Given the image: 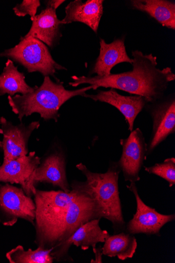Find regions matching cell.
Returning <instances> with one entry per match:
<instances>
[{
    "mask_svg": "<svg viewBox=\"0 0 175 263\" xmlns=\"http://www.w3.org/2000/svg\"><path fill=\"white\" fill-rule=\"evenodd\" d=\"M70 187L68 193L62 190L36 189L34 226L35 243L38 247L54 249L83 224L103 218L101 207L93 198L76 187Z\"/></svg>",
    "mask_w": 175,
    "mask_h": 263,
    "instance_id": "cell-1",
    "label": "cell"
},
{
    "mask_svg": "<svg viewBox=\"0 0 175 263\" xmlns=\"http://www.w3.org/2000/svg\"><path fill=\"white\" fill-rule=\"evenodd\" d=\"M63 84L61 82L55 83L49 77H45L41 86H37L32 92L17 94L14 97L9 96V104L21 122L24 117L38 113L44 121L53 119L57 122L59 110L62 105L73 97H83L88 90L92 89V87L89 86L69 90L65 89Z\"/></svg>",
    "mask_w": 175,
    "mask_h": 263,
    "instance_id": "cell-4",
    "label": "cell"
},
{
    "mask_svg": "<svg viewBox=\"0 0 175 263\" xmlns=\"http://www.w3.org/2000/svg\"><path fill=\"white\" fill-rule=\"evenodd\" d=\"M35 216V202L22 187L8 183L0 184V222L12 227L21 219L34 226Z\"/></svg>",
    "mask_w": 175,
    "mask_h": 263,
    "instance_id": "cell-6",
    "label": "cell"
},
{
    "mask_svg": "<svg viewBox=\"0 0 175 263\" xmlns=\"http://www.w3.org/2000/svg\"><path fill=\"white\" fill-rule=\"evenodd\" d=\"M41 6L40 0H24L20 4H17L13 9L15 15L23 17L29 15L32 20L36 16L38 8Z\"/></svg>",
    "mask_w": 175,
    "mask_h": 263,
    "instance_id": "cell-23",
    "label": "cell"
},
{
    "mask_svg": "<svg viewBox=\"0 0 175 263\" xmlns=\"http://www.w3.org/2000/svg\"><path fill=\"white\" fill-rule=\"evenodd\" d=\"M131 7L154 18L162 26L175 30V3L167 0H132Z\"/></svg>",
    "mask_w": 175,
    "mask_h": 263,
    "instance_id": "cell-18",
    "label": "cell"
},
{
    "mask_svg": "<svg viewBox=\"0 0 175 263\" xmlns=\"http://www.w3.org/2000/svg\"><path fill=\"white\" fill-rule=\"evenodd\" d=\"M39 182L51 184L69 193L70 186L66 174V157L63 151L57 150L48 156L33 174L28 184L26 195L30 197L35 194V184Z\"/></svg>",
    "mask_w": 175,
    "mask_h": 263,
    "instance_id": "cell-9",
    "label": "cell"
},
{
    "mask_svg": "<svg viewBox=\"0 0 175 263\" xmlns=\"http://www.w3.org/2000/svg\"><path fill=\"white\" fill-rule=\"evenodd\" d=\"M95 254V259H92L91 262L92 263H102V256L103 255L102 252V248L99 247L98 248H96L94 252H93Z\"/></svg>",
    "mask_w": 175,
    "mask_h": 263,
    "instance_id": "cell-25",
    "label": "cell"
},
{
    "mask_svg": "<svg viewBox=\"0 0 175 263\" xmlns=\"http://www.w3.org/2000/svg\"><path fill=\"white\" fill-rule=\"evenodd\" d=\"M65 1L63 0H49V1H46V7L52 8L55 10Z\"/></svg>",
    "mask_w": 175,
    "mask_h": 263,
    "instance_id": "cell-24",
    "label": "cell"
},
{
    "mask_svg": "<svg viewBox=\"0 0 175 263\" xmlns=\"http://www.w3.org/2000/svg\"><path fill=\"white\" fill-rule=\"evenodd\" d=\"M103 0H81L70 2L65 8L66 15L61 21L62 25L74 22L85 24L97 33L100 22L103 14Z\"/></svg>",
    "mask_w": 175,
    "mask_h": 263,
    "instance_id": "cell-17",
    "label": "cell"
},
{
    "mask_svg": "<svg viewBox=\"0 0 175 263\" xmlns=\"http://www.w3.org/2000/svg\"><path fill=\"white\" fill-rule=\"evenodd\" d=\"M132 56L133 69L131 71L111 74L105 77L73 76L71 77L73 82L69 85L77 87L88 84L93 90L99 87L121 90L140 96L146 99L148 104L163 99L170 83L175 80L171 68H158L157 58L152 53L144 54L137 50L132 52Z\"/></svg>",
    "mask_w": 175,
    "mask_h": 263,
    "instance_id": "cell-2",
    "label": "cell"
},
{
    "mask_svg": "<svg viewBox=\"0 0 175 263\" xmlns=\"http://www.w3.org/2000/svg\"><path fill=\"white\" fill-rule=\"evenodd\" d=\"M36 87L30 86L24 73L20 72L13 61L8 59L3 72L0 74V96L8 94L14 97L17 93L27 94L32 92Z\"/></svg>",
    "mask_w": 175,
    "mask_h": 263,
    "instance_id": "cell-20",
    "label": "cell"
},
{
    "mask_svg": "<svg viewBox=\"0 0 175 263\" xmlns=\"http://www.w3.org/2000/svg\"><path fill=\"white\" fill-rule=\"evenodd\" d=\"M92 220L80 227L67 240L59 247L53 249L51 255L57 261L72 260L68 254L72 246L81 247L86 251L92 247L93 251L96 249L98 243H105L110 235L106 230H103L99 226L100 220Z\"/></svg>",
    "mask_w": 175,
    "mask_h": 263,
    "instance_id": "cell-12",
    "label": "cell"
},
{
    "mask_svg": "<svg viewBox=\"0 0 175 263\" xmlns=\"http://www.w3.org/2000/svg\"><path fill=\"white\" fill-rule=\"evenodd\" d=\"M3 151L2 141H0V151Z\"/></svg>",
    "mask_w": 175,
    "mask_h": 263,
    "instance_id": "cell-26",
    "label": "cell"
},
{
    "mask_svg": "<svg viewBox=\"0 0 175 263\" xmlns=\"http://www.w3.org/2000/svg\"><path fill=\"white\" fill-rule=\"evenodd\" d=\"M121 157L118 161L125 180L136 182L140 180V173L147 155V143L140 128L131 132L126 139L120 140Z\"/></svg>",
    "mask_w": 175,
    "mask_h": 263,
    "instance_id": "cell-7",
    "label": "cell"
},
{
    "mask_svg": "<svg viewBox=\"0 0 175 263\" xmlns=\"http://www.w3.org/2000/svg\"><path fill=\"white\" fill-rule=\"evenodd\" d=\"M31 29L24 36H32L54 48L60 43L62 37V25L56 15V10L46 7L41 13L35 16Z\"/></svg>",
    "mask_w": 175,
    "mask_h": 263,
    "instance_id": "cell-15",
    "label": "cell"
},
{
    "mask_svg": "<svg viewBox=\"0 0 175 263\" xmlns=\"http://www.w3.org/2000/svg\"><path fill=\"white\" fill-rule=\"evenodd\" d=\"M40 126V122H33L28 125L22 123L14 125L5 117L0 118V134L3 135V163L28 155L29 139Z\"/></svg>",
    "mask_w": 175,
    "mask_h": 263,
    "instance_id": "cell-10",
    "label": "cell"
},
{
    "mask_svg": "<svg viewBox=\"0 0 175 263\" xmlns=\"http://www.w3.org/2000/svg\"><path fill=\"white\" fill-rule=\"evenodd\" d=\"M127 187L135 197L137 208L133 219L126 224L125 231L133 235L145 234L161 236L162 227L175 220L174 214H162L146 205L139 195L135 182H131Z\"/></svg>",
    "mask_w": 175,
    "mask_h": 263,
    "instance_id": "cell-8",
    "label": "cell"
},
{
    "mask_svg": "<svg viewBox=\"0 0 175 263\" xmlns=\"http://www.w3.org/2000/svg\"><path fill=\"white\" fill-rule=\"evenodd\" d=\"M145 171L149 174L158 176L165 180L169 183V187L175 184V159L167 158L163 163L145 167Z\"/></svg>",
    "mask_w": 175,
    "mask_h": 263,
    "instance_id": "cell-22",
    "label": "cell"
},
{
    "mask_svg": "<svg viewBox=\"0 0 175 263\" xmlns=\"http://www.w3.org/2000/svg\"><path fill=\"white\" fill-rule=\"evenodd\" d=\"M100 53L92 68L91 74L99 77L111 74V69L116 65L124 62L133 63V59L127 54L123 39H117L108 44L101 39Z\"/></svg>",
    "mask_w": 175,
    "mask_h": 263,
    "instance_id": "cell-16",
    "label": "cell"
},
{
    "mask_svg": "<svg viewBox=\"0 0 175 263\" xmlns=\"http://www.w3.org/2000/svg\"><path fill=\"white\" fill-rule=\"evenodd\" d=\"M53 250L38 247L35 250L25 251L22 246H18L8 252L6 257L10 263H52L54 260L51 255Z\"/></svg>",
    "mask_w": 175,
    "mask_h": 263,
    "instance_id": "cell-21",
    "label": "cell"
},
{
    "mask_svg": "<svg viewBox=\"0 0 175 263\" xmlns=\"http://www.w3.org/2000/svg\"><path fill=\"white\" fill-rule=\"evenodd\" d=\"M41 158L34 152L0 165V183L20 184L27 193L28 184L35 170L41 164Z\"/></svg>",
    "mask_w": 175,
    "mask_h": 263,
    "instance_id": "cell-14",
    "label": "cell"
},
{
    "mask_svg": "<svg viewBox=\"0 0 175 263\" xmlns=\"http://www.w3.org/2000/svg\"><path fill=\"white\" fill-rule=\"evenodd\" d=\"M76 168L86 177V181H73L71 185L83 191L98 203L102 209L103 218L112 223L114 234L126 231L118 185L121 171L118 162H111L108 171L104 174L92 173L82 163L76 165Z\"/></svg>",
    "mask_w": 175,
    "mask_h": 263,
    "instance_id": "cell-3",
    "label": "cell"
},
{
    "mask_svg": "<svg viewBox=\"0 0 175 263\" xmlns=\"http://www.w3.org/2000/svg\"><path fill=\"white\" fill-rule=\"evenodd\" d=\"M0 57L7 58L26 68L28 73L38 71L43 76H55L57 70H67L52 58L46 45L32 36H23L20 43L11 49L0 53Z\"/></svg>",
    "mask_w": 175,
    "mask_h": 263,
    "instance_id": "cell-5",
    "label": "cell"
},
{
    "mask_svg": "<svg viewBox=\"0 0 175 263\" xmlns=\"http://www.w3.org/2000/svg\"><path fill=\"white\" fill-rule=\"evenodd\" d=\"M138 242L133 234L126 231L109 235L102 248L103 255L110 257H117L122 260L133 257Z\"/></svg>",
    "mask_w": 175,
    "mask_h": 263,
    "instance_id": "cell-19",
    "label": "cell"
},
{
    "mask_svg": "<svg viewBox=\"0 0 175 263\" xmlns=\"http://www.w3.org/2000/svg\"><path fill=\"white\" fill-rule=\"evenodd\" d=\"M148 106L153 121V129L147 144V156L151 155L162 142L175 132L174 96L164 98Z\"/></svg>",
    "mask_w": 175,
    "mask_h": 263,
    "instance_id": "cell-11",
    "label": "cell"
},
{
    "mask_svg": "<svg viewBox=\"0 0 175 263\" xmlns=\"http://www.w3.org/2000/svg\"><path fill=\"white\" fill-rule=\"evenodd\" d=\"M83 97L106 103L117 108L126 119L131 132L133 130L136 118L148 104L146 99L140 96H123L113 88L107 91H98L95 95L86 93Z\"/></svg>",
    "mask_w": 175,
    "mask_h": 263,
    "instance_id": "cell-13",
    "label": "cell"
}]
</instances>
